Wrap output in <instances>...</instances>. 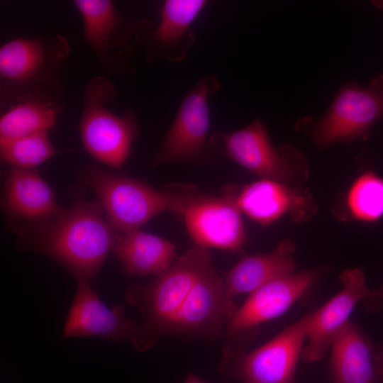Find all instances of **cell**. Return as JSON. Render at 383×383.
Instances as JSON below:
<instances>
[{
	"label": "cell",
	"mask_w": 383,
	"mask_h": 383,
	"mask_svg": "<svg viewBox=\"0 0 383 383\" xmlns=\"http://www.w3.org/2000/svg\"><path fill=\"white\" fill-rule=\"evenodd\" d=\"M18 248L43 254L68 271L77 281L95 279L118 232L107 220L96 201L82 191L70 206L40 222L13 227Z\"/></svg>",
	"instance_id": "obj_1"
},
{
	"label": "cell",
	"mask_w": 383,
	"mask_h": 383,
	"mask_svg": "<svg viewBox=\"0 0 383 383\" xmlns=\"http://www.w3.org/2000/svg\"><path fill=\"white\" fill-rule=\"evenodd\" d=\"M79 178L94 193L107 220L120 233L139 229L165 212L182 216L198 194L192 184H169L159 190L143 180L110 172L96 165L82 167Z\"/></svg>",
	"instance_id": "obj_2"
},
{
	"label": "cell",
	"mask_w": 383,
	"mask_h": 383,
	"mask_svg": "<svg viewBox=\"0 0 383 383\" xmlns=\"http://www.w3.org/2000/svg\"><path fill=\"white\" fill-rule=\"evenodd\" d=\"M70 53L67 38H18L0 48L1 110L38 101L62 104V67Z\"/></svg>",
	"instance_id": "obj_3"
},
{
	"label": "cell",
	"mask_w": 383,
	"mask_h": 383,
	"mask_svg": "<svg viewBox=\"0 0 383 383\" xmlns=\"http://www.w3.org/2000/svg\"><path fill=\"white\" fill-rule=\"evenodd\" d=\"M211 262L208 249L193 244L152 282L128 289L127 302L138 307L145 318L131 340L139 351L146 350L167 334L198 277Z\"/></svg>",
	"instance_id": "obj_4"
},
{
	"label": "cell",
	"mask_w": 383,
	"mask_h": 383,
	"mask_svg": "<svg viewBox=\"0 0 383 383\" xmlns=\"http://www.w3.org/2000/svg\"><path fill=\"white\" fill-rule=\"evenodd\" d=\"M116 96V89L108 78H91L83 92L79 129L87 152L97 161L120 171L139 131L133 111L127 110L117 115L109 109L107 104Z\"/></svg>",
	"instance_id": "obj_5"
},
{
	"label": "cell",
	"mask_w": 383,
	"mask_h": 383,
	"mask_svg": "<svg viewBox=\"0 0 383 383\" xmlns=\"http://www.w3.org/2000/svg\"><path fill=\"white\" fill-rule=\"evenodd\" d=\"M208 145L210 152L219 151L261 179L297 187L308 178L305 155L290 145L274 148L258 120L240 130L213 134Z\"/></svg>",
	"instance_id": "obj_6"
},
{
	"label": "cell",
	"mask_w": 383,
	"mask_h": 383,
	"mask_svg": "<svg viewBox=\"0 0 383 383\" xmlns=\"http://www.w3.org/2000/svg\"><path fill=\"white\" fill-rule=\"evenodd\" d=\"M383 116V74L365 86L345 85L327 112L319 119L301 117L296 128L321 148L338 143L366 140L370 129Z\"/></svg>",
	"instance_id": "obj_7"
},
{
	"label": "cell",
	"mask_w": 383,
	"mask_h": 383,
	"mask_svg": "<svg viewBox=\"0 0 383 383\" xmlns=\"http://www.w3.org/2000/svg\"><path fill=\"white\" fill-rule=\"evenodd\" d=\"M219 89L220 83L211 74L199 79L182 100L152 159V167L165 163L202 162L209 157L208 99Z\"/></svg>",
	"instance_id": "obj_8"
},
{
	"label": "cell",
	"mask_w": 383,
	"mask_h": 383,
	"mask_svg": "<svg viewBox=\"0 0 383 383\" xmlns=\"http://www.w3.org/2000/svg\"><path fill=\"white\" fill-rule=\"evenodd\" d=\"M83 23V35L101 66L109 74H133V49L137 21L122 15L109 0H74Z\"/></svg>",
	"instance_id": "obj_9"
},
{
	"label": "cell",
	"mask_w": 383,
	"mask_h": 383,
	"mask_svg": "<svg viewBox=\"0 0 383 383\" xmlns=\"http://www.w3.org/2000/svg\"><path fill=\"white\" fill-rule=\"evenodd\" d=\"M238 187H223L220 196L197 194L182 217L194 244L204 248L240 251L247 235L238 204Z\"/></svg>",
	"instance_id": "obj_10"
},
{
	"label": "cell",
	"mask_w": 383,
	"mask_h": 383,
	"mask_svg": "<svg viewBox=\"0 0 383 383\" xmlns=\"http://www.w3.org/2000/svg\"><path fill=\"white\" fill-rule=\"evenodd\" d=\"M311 316L312 312L307 313L258 348L239 354L224 368L241 383H293Z\"/></svg>",
	"instance_id": "obj_11"
},
{
	"label": "cell",
	"mask_w": 383,
	"mask_h": 383,
	"mask_svg": "<svg viewBox=\"0 0 383 383\" xmlns=\"http://www.w3.org/2000/svg\"><path fill=\"white\" fill-rule=\"evenodd\" d=\"M206 4L204 0H166L156 27L152 21H137L135 40L149 62L182 60L194 43L191 25Z\"/></svg>",
	"instance_id": "obj_12"
},
{
	"label": "cell",
	"mask_w": 383,
	"mask_h": 383,
	"mask_svg": "<svg viewBox=\"0 0 383 383\" xmlns=\"http://www.w3.org/2000/svg\"><path fill=\"white\" fill-rule=\"evenodd\" d=\"M236 309L225 292L223 278L209 263L202 271L186 301L171 322L167 334H220Z\"/></svg>",
	"instance_id": "obj_13"
},
{
	"label": "cell",
	"mask_w": 383,
	"mask_h": 383,
	"mask_svg": "<svg viewBox=\"0 0 383 383\" xmlns=\"http://www.w3.org/2000/svg\"><path fill=\"white\" fill-rule=\"evenodd\" d=\"M342 289L324 305L312 312L301 357L307 362L321 359L334 339L349 321L355 306L369 295L371 289L360 268L343 270L340 274Z\"/></svg>",
	"instance_id": "obj_14"
},
{
	"label": "cell",
	"mask_w": 383,
	"mask_h": 383,
	"mask_svg": "<svg viewBox=\"0 0 383 383\" xmlns=\"http://www.w3.org/2000/svg\"><path fill=\"white\" fill-rule=\"evenodd\" d=\"M316 276L315 270L292 273L252 292L226 324V333L236 337L282 315L309 289Z\"/></svg>",
	"instance_id": "obj_15"
},
{
	"label": "cell",
	"mask_w": 383,
	"mask_h": 383,
	"mask_svg": "<svg viewBox=\"0 0 383 383\" xmlns=\"http://www.w3.org/2000/svg\"><path fill=\"white\" fill-rule=\"evenodd\" d=\"M138 326L126 315L123 306L118 304L110 309L104 304L90 282L77 281L62 338L97 336L113 341L131 340Z\"/></svg>",
	"instance_id": "obj_16"
},
{
	"label": "cell",
	"mask_w": 383,
	"mask_h": 383,
	"mask_svg": "<svg viewBox=\"0 0 383 383\" xmlns=\"http://www.w3.org/2000/svg\"><path fill=\"white\" fill-rule=\"evenodd\" d=\"M241 212L262 226L287 214L296 223H303L316 211L312 196L298 187L260 179L245 186L238 195Z\"/></svg>",
	"instance_id": "obj_17"
},
{
	"label": "cell",
	"mask_w": 383,
	"mask_h": 383,
	"mask_svg": "<svg viewBox=\"0 0 383 383\" xmlns=\"http://www.w3.org/2000/svg\"><path fill=\"white\" fill-rule=\"evenodd\" d=\"M1 207L12 227L49 219L62 209L52 189L36 170L16 167L8 172Z\"/></svg>",
	"instance_id": "obj_18"
},
{
	"label": "cell",
	"mask_w": 383,
	"mask_h": 383,
	"mask_svg": "<svg viewBox=\"0 0 383 383\" xmlns=\"http://www.w3.org/2000/svg\"><path fill=\"white\" fill-rule=\"evenodd\" d=\"M331 372L334 383H383L374 343L350 321L332 345Z\"/></svg>",
	"instance_id": "obj_19"
},
{
	"label": "cell",
	"mask_w": 383,
	"mask_h": 383,
	"mask_svg": "<svg viewBox=\"0 0 383 383\" xmlns=\"http://www.w3.org/2000/svg\"><path fill=\"white\" fill-rule=\"evenodd\" d=\"M293 241L284 239L267 253L241 258L223 278L225 292L233 300L237 295L252 293L265 284L293 273L295 260Z\"/></svg>",
	"instance_id": "obj_20"
},
{
	"label": "cell",
	"mask_w": 383,
	"mask_h": 383,
	"mask_svg": "<svg viewBox=\"0 0 383 383\" xmlns=\"http://www.w3.org/2000/svg\"><path fill=\"white\" fill-rule=\"evenodd\" d=\"M113 252L123 272L131 276H157L178 258L173 243L140 228L118 232Z\"/></svg>",
	"instance_id": "obj_21"
},
{
	"label": "cell",
	"mask_w": 383,
	"mask_h": 383,
	"mask_svg": "<svg viewBox=\"0 0 383 383\" xmlns=\"http://www.w3.org/2000/svg\"><path fill=\"white\" fill-rule=\"evenodd\" d=\"M62 104L26 101L11 105L0 118V143L40 132L48 131L56 123Z\"/></svg>",
	"instance_id": "obj_22"
},
{
	"label": "cell",
	"mask_w": 383,
	"mask_h": 383,
	"mask_svg": "<svg viewBox=\"0 0 383 383\" xmlns=\"http://www.w3.org/2000/svg\"><path fill=\"white\" fill-rule=\"evenodd\" d=\"M343 202V211L351 219H379L383 216V179L370 171L363 173L352 184Z\"/></svg>",
	"instance_id": "obj_23"
},
{
	"label": "cell",
	"mask_w": 383,
	"mask_h": 383,
	"mask_svg": "<svg viewBox=\"0 0 383 383\" xmlns=\"http://www.w3.org/2000/svg\"><path fill=\"white\" fill-rule=\"evenodd\" d=\"M57 152L48 131L0 143L1 160L11 167L35 169Z\"/></svg>",
	"instance_id": "obj_24"
},
{
	"label": "cell",
	"mask_w": 383,
	"mask_h": 383,
	"mask_svg": "<svg viewBox=\"0 0 383 383\" xmlns=\"http://www.w3.org/2000/svg\"><path fill=\"white\" fill-rule=\"evenodd\" d=\"M365 300L368 307L374 309L376 305H379L383 301V285L375 290H371Z\"/></svg>",
	"instance_id": "obj_25"
},
{
	"label": "cell",
	"mask_w": 383,
	"mask_h": 383,
	"mask_svg": "<svg viewBox=\"0 0 383 383\" xmlns=\"http://www.w3.org/2000/svg\"><path fill=\"white\" fill-rule=\"evenodd\" d=\"M374 353L377 364L383 373V343H374Z\"/></svg>",
	"instance_id": "obj_26"
},
{
	"label": "cell",
	"mask_w": 383,
	"mask_h": 383,
	"mask_svg": "<svg viewBox=\"0 0 383 383\" xmlns=\"http://www.w3.org/2000/svg\"><path fill=\"white\" fill-rule=\"evenodd\" d=\"M183 383H209L199 378L193 374H190Z\"/></svg>",
	"instance_id": "obj_27"
}]
</instances>
